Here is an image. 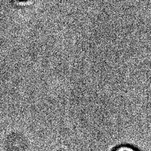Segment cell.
Wrapping results in <instances>:
<instances>
[{
	"label": "cell",
	"mask_w": 151,
	"mask_h": 151,
	"mask_svg": "<svg viewBox=\"0 0 151 151\" xmlns=\"http://www.w3.org/2000/svg\"><path fill=\"white\" fill-rule=\"evenodd\" d=\"M111 151H140L135 147L128 144H121L116 146Z\"/></svg>",
	"instance_id": "1"
}]
</instances>
